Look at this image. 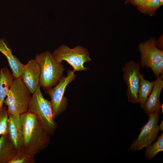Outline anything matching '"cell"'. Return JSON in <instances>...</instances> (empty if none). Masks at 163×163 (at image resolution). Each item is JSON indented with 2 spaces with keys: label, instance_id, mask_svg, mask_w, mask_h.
I'll return each instance as SVG.
<instances>
[{
  "label": "cell",
  "instance_id": "cell-1",
  "mask_svg": "<svg viewBox=\"0 0 163 163\" xmlns=\"http://www.w3.org/2000/svg\"><path fill=\"white\" fill-rule=\"evenodd\" d=\"M20 117L23 140L22 152L34 156L48 147L50 136L35 114L27 111Z\"/></svg>",
  "mask_w": 163,
  "mask_h": 163
},
{
  "label": "cell",
  "instance_id": "cell-2",
  "mask_svg": "<svg viewBox=\"0 0 163 163\" xmlns=\"http://www.w3.org/2000/svg\"><path fill=\"white\" fill-rule=\"evenodd\" d=\"M35 59L40 69L41 87L45 91L55 86L64 76L63 64L58 62L49 51L37 54Z\"/></svg>",
  "mask_w": 163,
  "mask_h": 163
},
{
  "label": "cell",
  "instance_id": "cell-3",
  "mask_svg": "<svg viewBox=\"0 0 163 163\" xmlns=\"http://www.w3.org/2000/svg\"><path fill=\"white\" fill-rule=\"evenodd\" d=\"M39 85L32 94L27 111L35 114L41 124L50 136H53L57 126L55 121L51 101L43 97Z\"/></svg>",
  "mask_w": 163,
  "mask_h": 163
},
{
  "label": "cell",
  "instance_id": "cell-4",
  "mask_svg": "<svg viewBox=\"0 0 163 163\" xmlns=\"http://www.w3.org/2000/svg\"><path fill=\"white\" fill-rule=\"evenodd\" d=\"M31 94L21 77L14 78L4 103L8 113L21 115L27 111Z\"/></svg>",
  "mask_w": 163,
  "mask_h": 163
},
{
  "label": "cell",
  "instance_id": "cell-5",
  "mask_svg": "<svg viewBox=\"0 0 163 163\" xmlns=\"http://www.w3.org/2000/svg\"><path fill=\"white\" fill-rule=\"evenodd\" d=\"M52 54L58 62H66L75 72L88 70L84 66V64L91 60L88 50L80 46L71 49L67 45L62 44L55 50Z\"/></svg>",
  "mask_w": 163,
  "mask_h": 163
},
{
  "label": "cell",
  "instance_id": "cell-6",
  "mask_svg": "<svg viewBox=\"0 0 163 163\" xmlns=\"http://www.w3.org/2000/svg\"><path fill=\"white\" fill-rule=\"evenodd\" d=\"M139 49L142 67L150 68L156 78L163 74V52L156 46L155 41L150 40L141 43L139 45Z\"/></svg>",
  "mask_w": 163,
  "mask_h": 163
},
{
  "label": "cell",
  "instance_id": "cell-7",
  "mask_svg": "<svg viewBox=\"0 0 163 163\" xmlns=\"http://www.w3.org/2000/svg\"><path fill=\"white\" fill-rule=\"evenodd\" d=\"M74 70H68L67 75L63 76L59 83L53 87L45 91L51 98L55 118L60 115L66 109L67 98L64 94L67 86L75 79L76 76Z\"/></svg>",
  "mask_w": 163,
  "mask_h": 163
},
{
  "label": "cell",
  "instance_id": "cell-8",
  "mask_svg": "<svg viewBox=\"0 0 163 163\" xmlns=\"http://www.w3.org/2000/svg\"><path fill=\"white\" fill-rule=\"evenodd\" d=\"M159 114H154L150 117L147 122L141 128L139 134L130 147L133 151L142 150L150 145L157 137L159 131L158 123Z\"/></svg>",
  "mask_w": 163,
  "mask_h": 163
},
{
  "label": "cell",
  "instance_id": "cell-9",
  "mask_svg": "<svg viewBox=\"0 0 163 163\" xmlns=\"http://www.w3.org/2000/svg\"><path fill=\"white\" fill-rule=\"evenodd\" d=\"M140 64L133 61L126 63L122 69L123 76L127 86L128 101L134 104L139 103L138 91L140 85Z\"/></svg>",
  "mask_w": 163,
  "mask_h": 163
},
{
  "label": "cell",
  "instance_id": "cell-10",
  "mask_svg": "<svg viewBox=\"0 0 163 163\" xmlns=\"http://www.w3.org/2000/svg\"><path fill=\"white\" fill-rule=\"evenodd\" d=\"M40 67L35 59H31L24 65L21 77L32 94L40 85Z\"/></svg>",
  "mask_w": 163,
  "mask_h": 163
},
{
  "label": "cell",
  "instance_id": "cell-11",
  "mask_svg": "<svg viewBox=\"0 0 163 163\" xmlns=\"http://www.w3.org/2000/svg\"><path fill=\"white\" fill-rule=\"evenodd\" d=\"M8 114L7 134L18 152H21L23 140L20 115Z\"/></svg>",
  "mask_w": 163,
  "mask_h": 163
},
{
  "label": "cell",
  "instance_id": "cell-12",
  "mask_svg": "<svg viewBox=\"0 0 163 163\" xmlns=\"http://www.w3.org/2000/svg\"><path fill=\"white\" fill-rule=\"evenodd\" d=\"M163 75H159L154 81L152 91L145 103L144 110L149 117L154 114H159L160 112L161 104L159 98L163 87Z\"/></svg>",
  "mask_w": 163,
  "mask_h": 163
},
{
  "label": "cell",
  "instance_id": "cell-13",
  "mask_svg": "<svg viewBox=\"0 0 163 163\" xmlns=\"http://www.w3.org/2000/svg\"><path fill=\"white\" fill-rule=\"evenodd\" d=\"M0 51L5 56L14 78L21 77L24 65L12 54L11 49L2 39H0Z\"/></svg>",
  "mask_w": 163,
  "mask_h": 163
},
{
  "label": "cell",
  "instance_id": "cell-14",
  "mask_svg": "<svg viewBox=\"0 0 163 163\" xmlns=\"http://www.w3.org/2000/svg\"><path fill=\"white\" fill-rule=\"evenodd\" d=\"M18 152L8 134L0 137V163H9Z\"/></svg>",
  "mask_w": 163,
  "mask_h": 163
},
{
  "label": "cell",
  "instance_id": "cell-15",
  "mask_svg": "<svg viewBox=\"0 0 163 163\" xmlns=\"http://www.w3.org/2000/svg\"><path fill=\"white\" fill-rule=\"evenodd\" d=\"M14 79L13 75L6 67L0 69V108L3 106Z\"/></svg>",
  "mask_w": 163,
  "mask_h": 163
},
{
  "label": "cell",
  "instance_id": "cell-16",
  "mask_svg": "<svg viewBox=\"0 0 163 163\" xmlns=\"http://www.w3.org/2000/svg\"><path fill=\"white\" fill-rule=\"evenodd\" d=\"M140 78V85L138 95L139 103L141 107L144 109L145 103L152 90L154 81L150 82L145 80L143 78V74L141 73Z\"/></svg>",
  "mask_w": 163,
  "mask_h": 163
},
{
  "label": "cell",
  "instance_id": "cell-17",
  "mask_svg": "<svg viewBox=\"0 0 163 163\" xmlns=\"http://www.w3.org/2000/svg\"><path fill=\"white\" fill-rule=\"evenodd\" d=\"M163 151V133L158 136L156 141L146 147L145 157L149 161L153 159L160 152Z\"/></svg>",
  "mask_w": 163,
  "mask_h": 163
},
{
  "label": "cell",
  "instance_id": "cell-18",
  "mask_svg": "<svg viewBox=\"0 0 163 163\" xmlns=\"http://www.w3.org/2000/svg\"><path fill=\"white\" fill-rule=\"evenodd\" d=\"M34 156L22 151L18 152L9 163H35Z\"/></svg>",
  "mask_w": 163,
  "mask_h": 163
},
{
  "label": "cell",
  "instance_id": "cell-19",
  "mask_svg": "<svg viewBox=\"0 0 163 163\" xmlns=\"http://www.w3.org/2000/svg\"><path fill=\"white\" fill-rule=\"evenodd\" d=\"M8 118L7 108L3 106L0 108V136L7 133Z\"/></svg>",
  "mask_w": 163,
  "mask_h": 163
},
{
  "label": "cell",
  "instance_id": "cell-20",
  "mask_svg": "<svg viewBox=\"0 0 163 163\" xmlns=\"http://www.w3.org/2000/svg\"><path fill=\"white\" fill-rule=\"evenodd\" d=\"M161 5L158 0H147L138 7L144 10L152 11L157 9Z\"/></svg>",
  "mask_w": 163,
  "mask_h": 163
},
{
  "label": "cell",
  "instance_id": "cell-21",
  "mask_svg": "<svg viewBox=\"0 0 163 163\" xmlns=\"http://www.w3.org/2000/svg\"><path fill=\"white\" fill-rule=\"evenodd\" d=\"M147 0H127V2H130L138 6H139L143 4Z\"/></svg>",
  "mask_w": 163,
  "mask_h": 163
},
{
  "label": "cell",
  "instance_id": "cell-22",
  "mask_svg": "<svg viewBox=\"0 0 163 163\" xmlns=\"http://www.w3.org/2000/svg\"><path fill=\"white\" fill-rule=\"evenodd\" d=\"M158 127L159 130H161L163 132V121L161 122V123L159 125H158Z\"/></svg>",
  "mask_w": 163,
  "mask_h": 163
},
{
  "label": "cell",
  "instance_id": "cell-23",
  "mask_svg": "<svg viewBox=\"0 0 163 163\" xmlns=\"http://www.w3.org/2000/svg\"><path fill=\"white\" fill-rule=\"evenodd\" d=\"M161 5H163V0H158Z\"/></svg>",
  "mask_w": 163,
  "mask_h": 163
}]
</instances>
